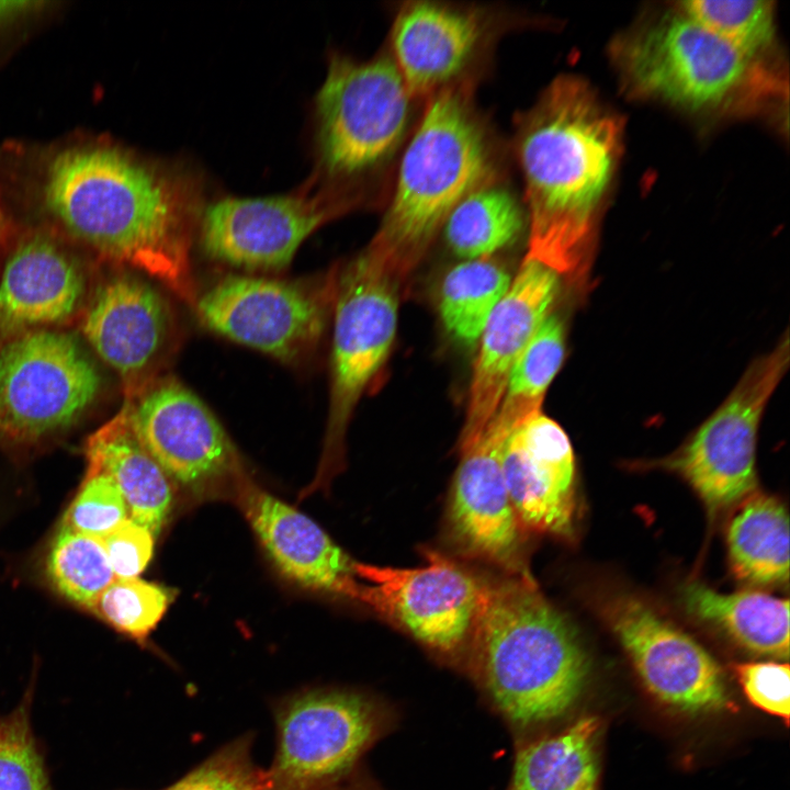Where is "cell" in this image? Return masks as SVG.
<instances>
[{
	"label": "cell",
	"instance_id": "cell-1",
	"mask_svg": "<svg viewBox=\"0 0 790 790\" xmlns=\"http://www.w3.org/2000/svg\"><path fill=\"white\" fill-rule=\"evenodd\" d=\"M43 195L70 234L106 258L146 272L194 306L196 199L185 180L119 148L83 146L54 156Z\"/></svg>",
	"mask_w": 790,
	"mask_h": 790
},
{
	"label": "cell",
	"instance_id": "cell-38",
	"mask_svg": "<svg viewBox=\"0 0 790 790\" xmlns=\"http://www.w3.org/2000/svg\"><path fill=\"white\" fill-rule=\"evenodd\" d=\"M3 232H4V218H3V214H2V211L0 207V237L3 235Z\"/></svg>",
	"mask_w": 790,
	"mask_h": 790
},
{
	"label": "cell",
	"instance_id": "cell-37",
	"mask_svg": "<svg viewBox=\"0 0 790 790\" xmlns=\"http://www.w3.org/2000/svg\"><path fill=\"white\" fill-rule=\"evenodd\" d=\"M102 541L115 578H136L153 557L155 537L129 518Z\"/></svg>",
	"mask_w": 790,
	"mask_h": 790
},
{
	"label": "cell",
	"instance_id": "cell-2",
	"mask_svg": "<svg viewBox=\"0 0 790 790\" xmlns=\"http://www.w3.org/2000/svg\"><path fill=\"white\" fill-rule=\"evenodd\" d=\"M620 140L618 119L572 76L556 78L524 115L517 149L529 210L526 259L569 278L586 270Z\"/></svg>",
	"mask_w": 790,
	"mask_h": 790
},
{
	"label": "cell",
	"instance_id": "cell-5",
	"mask_svg": "<svg viewBox=\"0 0 790 790\" xmlns=\"http://www.w3.org/2000/svg\"><path fill=\"white\" fill-rule=\"evenodd\" d=\"M489 167L467 95L441 88L406 147L393 199L368 248L409 274L453 208L484 184Z\"/></svg>",
	"mask_w": 790,
	"mask_h": 790
},
{
	"label": "cell",
	"instance_id": "cell-12",
	"mask_svg": "<svg viewBox=\"0 0 790 790\" xmlns=\"http://www.w3.org/2000/svg\"><path fill=\"white\" fill-rule=\"evenodd\" d=\"M413 568L354 562L359 602L427 646L451 652L470 640L484 582L450 558L427 551Z\"/></svg>",
	"mask_w": 790,
	"mask_h": 790
},
{
	"label": "cell",
	"instance_id": "cell-3",
	"mask_svg": "<svg viewBox=\"0 0 790 790\" xmlns=\"http://www.w3.org/2000/svg\"><path fill=\"white\" fill-rule=\"evenodd\" d=\"M470 640L490 697L520 725L564 715L586 687L578 634L530 574L484 583Z\"/></svg>",
	"mask_w": 790,
	"mask_h": 790
},
{
	"label": "cell",
	"instance_id": "cell-28",
	"mask_svg": "<svg viewBox=\"0 0 790 790\" xmlns=\"http://www.w3.org/2000/svg\"><path fill=\"white\" fill-rule=\"evenodd\" d=\"M443 226L451 249L470 260L490 257L511 244L522 229L523 218L507 190L483 184L453 208Z\"/></svg>",
	"mask_w": 790,
	"mask_h": 790
},
{
	"label": "cell",
	"instance_id": "cell-23",
	"mask_svg": "<svg viewBox=\"0 0 790 790\" xmlns=\"http://www.w3.org/2000/svg\"><path fill=\"white\" fill-rule=\"evenodd\" d=\"M86 474L105 473L116 484L128 518L157 538L173 506L170 479L136 438L126 402L87 440Z\"/></svg>",
	"mask_w": 790,
	"mask_h": 790
},
{
	"label": "cell",
	"instance_id": "cell-34",
	"mask_svg": "<svg viewBox=\"0 0 790 790\" xmlns=\"http://www.w3.org/2000/svg\"><path fill=\"white\" fill-rule=\"evenodd\" d=\"M248 738L221 748L167 790H267L268 772L256 766Z\"/></svg>",
	"mask_w": 790,
	"mask_h": 790
},
{
	"label": "cell",
	"instance_id": "cell-18",
	"mask_svg": "<svg viewBox=\"0 0 790 790\" xmlns=\"http://www.w3.org/2000/svg\"><path fill=\"white\" fill-rule=\"evenodd\" d=\"M560 289L555 271L523 259L481 335L459 444L474 440L496 414L514 364L550 315Z\"/></svg>",
	"mask_w": 790,
	"mask_h": 790
},
{
	"label": "cell",
	"instance_id": "cell-6",
	"mask_svg": "<svg viewBox=\"0 0 790 790\" xmlns=\"http://www.w3.org/2000/svg\"><path fill=\"white\" fill-rule=\"evenodd\" d=\"M407 273L366 249L336 270L329 409L317 474L305 495L342 470L354 408L392 348L399 292Z\"/></svg>",
	"mask_w": 790,
	"mask_h": 790
},
{
	"label": "cell",
	"instance_id": "cell-10",
	"mask_svg": "<svg viewBox=\"0 0 790 790\" xmlns=\"http://www.w3.org/2000/svg\"><path fill=\"white\" fill-rule=\"evenodd\" d=\"M788 335L755 360L722 405L661 466L680 474L709 516L745 499L756 487V437L764 409L789 365Z\"/></svg>",
	"mask_w": 790,
	"mask_h": 790
},
{
	"label": "cell",
	"instance_id": "cell-33",
	"mask_svg": "<svg viewBox=\"0 0 790 790\" xmlns=\"http://www.w3.org/2000/svg\"><path fill=\"white\" fill-rule=\"evenodd\" d=\"M29 696L0 716V790H52L30 724Z\"/></svg>",
	"mask_w": 790,
	"mask_h": 790
},
{
	"label": "cell",
	"instance_id": "cell-25",
	"mask_svg": "<svg viewBox=\"0 0 790 790\" xmlns=\"http://www.w3.org/2000/svg\"><path fill=\"white\" fill-rule=\"evenodd\" d=\"M600 721L586 715L516 755L507 790H598Z\"/></svg>",
	"mask_w": 790,
	"mask_h": 790
},
{
	"label": "cell",
	"instance_id": "cell-32",
	"mask_svg": "<svg viewBox=\"0 0 790 790\" xmlns=\"http://www.w3.org/2000/svg\"><path fill=\"white\" fill-rule=\"evenodd\" d=\"M174 598V590L139 578H115L91 611L116 631L145 642Z\"/></svg>",
	"mask_w": 790,
	"mask_h": 790
},
{
	"label": "cell",
	"instance_id": "cell-16",
	"mask_svg": "<svg viewBox=\"0 0 790 790\" xmlns=\"http://www.w3.org/2000/svg\"><path fill=\"white\" fill-rule=\"evenodd\" d=\"M89 343L125 384L126 399L165 375L179 342L171 304L149 283L120 275L102 285L82 321Z\"/></svg>",
	"mask_w": 790,
	"mask_h": 790
},
{
	"label": "cell",
	"instance_id": "cell-24",
	"mask_svg": "<svg viewBox=\"0 0 790 790\" xmlns=\"http://www.w3.org/2000/svg\"><path fill=\"white\" fill-rule=\"evenodd\" d=\"M686 610L745 651L775 658L789 657V600L765 592H718L703 584L682 588Z\"/></svg>",
	"mask_w": 790,
	"mask_h": 790
},
{
	"label": "cell",
	"instance_id": "cell-29",
	"mask_svg": "<svg viewBox=\"0 0 790 790\" xmlns=\"http://www.w3.org/2000/svg\"><path fill=\"white\" fill-rule=\"evenodd\" d=\"M563 358V326L556 316L549 315L514 364L495 416L516 429L541 414L545 392Z\"/></svg>",
	"mask_w": 790,
	"mask_h": 790
},
{
	"label": "cell",
	"instance_id": "cell-13",
	"mask_svg": "<svg viewBox=\"0 0 790 790\" xmlns=\"http://www.w3.org/2000/svg\"><path fill=\"white\" fill-rule=\"evenodd\" d=\"M602 613L641 680L657 700L688 714L732 708L718 662L644 601L617 595L606 601Z\"/></svg>",
	"mask_w": 790,
	"mask_h": 790
},
{
	"label": "cell",
	"instance_id": "cell-22",
	"mask_svg": "<svg viewBox=\"0 0 790 790\" xmlns=\"http://www.w3.org/2000/svg\"><path fill=\"white\" fill-rule=\"evenodd\" d=\"M482 35L474 12L425 1L405 4L393 25L392 45L409 94H426L455 77Z\"/></svg>",
	"mask_w": 790,
	"mask_h": 790
},
{
	"label": "cell",
	"instance_id": "cell-11",
	"mask_svg": "<svg viewBox=\"0 0 790 790\" xmlns=\"http://www.w3.org/2000/svg\"><path fill=\"white\" fill-rule=\"evenodd\" d=\"M125 402L133 432L173 486L192 496L229 492L245 472L214 414L176 377L165 374Z\"/></svg>",
	"mask_w": 790,
	"mask_h": 790
},
{
	"label": "cell",
	"instance_id": "cell-35",
	"mask_svg": "<svg viewBox=\"0 0 790 790\" xmlns=\"http://www.w3.org/2000/svg\"><path fill=\"white\" fill-rule=\"evenodd\" d=\"M127 518V507L116 484L108 474L99 472L86 474L63 524L103 539Z\"/></svg>",
	"mask_w": 790,
	"mask_h": 790
},
{
	"label": "cell",
	"instance_id": "cell-17",
	"mask_svg": "<svg viewBox=\"0 0 790 790\" xmlns=\"http://www.w3.org/2000/svg\"><path fill=\"white\" fill-rule=\"evenodd\" d=\"M511 431L494 416L474 440L459 444L448 516L452 534L466 553L519 576L530 573L501 469L503 447Z\"/></svg>",
	"mask_w": 790,
	"mask_h": 790
},
{
	"label": "cell",
	"instance_id": "cell-21",
	"mask_svg": "<svg viewBox=\"0 0 790 790\" xmlns=\"http://www.w3.org/2000/svg\"><path fill=\"white\" fill-rule=\"evenodd\" d=\"M82 294V273L67 252L45 236L26 238L1 275L0 338L68 318Z\"/></svg>",
	"mask_w": 790,
	"mask_h": 790
},
{
	"label": "cell",
	"instance_id": "cell-30",
	"mask_svg": "<svg viewBox=\"0 0 790 790\" xmlns=\"http://www.w3.org/2000/svg\"><path fill=\"white\" fill-rule=\"evenodd\" d=\"M46 574L63 597L89 610L115 579L102 539L64 524L49 548Z\"/></svg>",
	"mask_w": 790,
	"mask_h": 790
},
{
	"label": "cell",
	"instance_id": "cell-15",
	"mask_svg": "<svg viewBox=\"0 0 790 790\" xmlns=\"http://www.w3.org/2000/svg\"><path fill=\"white\" fill-rule=\"evenodd\" d=\"M350 202L307 191L281 196L226 198L212 203L201 222L204 251L250 271L286 268L302 242Z\"/></svg>",
	"mask_w": 790,
	"mask_h": 790
},
{
	"label": "cell",
	"instance_id": "cell-7",
	"mask_svg": "<svg viewBox=\"0 0 790 790\" xmlns=\"http://www.w3.org/2000/svg\"><path fill=\"white\" fill-rule=\"evenodd\" d=\"M101 379L77 339L33 329L0 346V440L30 443L70 426Z\"/></svg>",
	"mask_w": 790,
	"mask_h": 790
},
{
	"label": "cell",
	"instance_id": "cell-20",
	"mask_svg": "<svg viewBox=\"0 0 790 790\" xmlns=\"http://www.w3.org/2000/svg\"><path fill=\"white\" fill-rule=\"evenodd\" d=\"M229 493L280 572L308 589L359 601L354 562L313 519L253 482L246 472Z\"/></svg>",
	"mask_w": 790,
	"mask_h": 790
},
{
	"label": "cell",
	"instance_id": "cell-9",
	"mask_svg": "<svg viewBox=\"0 0 790 790\" xmlns=\"http://www.w3.org/2000/svg\"><path fill=\"white\" fill-rule=\"evenodd\" d=\"M410 97L391 58L356 61L334 55L316 101L325 170L348 176L386 157L402 139Z\"/></svg>",
	"mask_w": 790,
	"mask_h": 790
},
{
	"label": "cell",
	"instance_id": "cell-19",
	"mask_svg": "<svg viewBox=\"0 0 790 790\" xmlns=\"http://www.w3.org/2000/svg\"><path fill=\"white\" fill-rule=\"evenodd\" d=\"M508 497L522 530L571 538L575 458L565 431L542 413L514 429L501 451Z\"/></svg>",
	"mask_w": 790,
	"mask_h": 790
},
{
	"label": "cell",
	"instance_id": "cell-31",
	"mask_svg": "<svg viewBox=\"0 0 790 790\" xmlns=\"http://www.w3.org/2000/svg\"><path fill=\"white\" fill-rule=\"evenodd\" d=\"M678 7L744 54L766 59L775 43V8L765 0H691Z\"/></svg>",
	"mask_w": 790,
	"mask_h": 790
},
{
	"label": "cell",
	"instance_id": "cell-36",
	"mask_svg": "<svg viewBox=\"0 0 790 790\" xmlns=\"http://www.w3.org/2000/svg\"><path fill=\"white\" fill-rule=\"evenodd\" d=\"M735 676L747 700L757 709L789 723L790 669L782 662L738 663Z\"/></svg>",
	"mask_w": 790,
	"mask_h": 790
},
{
	"label": "cell",
	"instance_id": "cell-26",
	"mask_svg": "<svg viewBox=\"0 0 790 790\" xmlns=\"http://www.w3.org/2000/svg\"><path fill=\"white\" fill-rule=\"evenodd\" d=\"M730 566L751 585H777L789 578V517L776 497L752 493L727 529Z\"/></svg>",
	"mask_w": 790,
	"mask_h": 790
},
{
	"label": "cell",
	"instance_id": "cell-8",
	"mask_svg": "<svg viewBox=\"0 0 790 790\" xmlns=\"http://www.w3.org/2000/svg\"><path fill=\"white\" fill-rule=\"evenodd\" d=\"M336 270L321 281L227 275L198 295L194 308L210 330L281 362L305 360L327 325Z\"/></svg>",
	"mask_w": 790,
	"mask_h": 790
},
{
	"label": "cell",
	"instance_id": "cell-27",
	"mask_svg": "<svg viewBox=\"0 0 790 790\" xmlns=\"http://www.w3.org/2000/svg\"><path fill=\"white\" fill-rule=\"evenodd\" d=\"M511 280L507 269L492 257L453 267L440 292V313L447 330L463 342L476 341Z\"/></svg>",
	"mask_w": 790,
	"mask_h": 790
},
{
	"label": "cell",
	"instance_id": "cell-4",
	"mask_svg": "<svg viewBox=\"0 0 790 790\" xmlns=\"http://www.w3.org/2000/svg\"><path fill=\"white\" fill-rule=\"evenodd\" d=\"M612 54L633 94L695 114H756L787 101V80L767 59L744 54L679 7L620 36Z\"/></svg>",
	"mask_w": 790,
	"mask_h": 790
},
{
	"label": "cell",
	"instance_id": "cell-14",
	"mask_svg": "<svg viewBox=\"0 0 790 790\" xmlns=\"http://www.w3.org/2000/svg\"><path fill=\"white\" fill-rule=\"evenodd\" d=\"M279 745L267 790H317L345 774L376 732V718L362 697L314 690L278 712Z\"/></svg>",
	"mask_w": 790,
	"mask_h": 790
}]
</instances>
